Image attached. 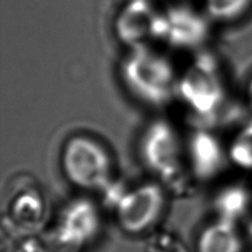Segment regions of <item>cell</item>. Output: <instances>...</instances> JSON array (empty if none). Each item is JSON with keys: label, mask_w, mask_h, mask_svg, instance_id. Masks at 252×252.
<instances>
[{"label": "cell", "mask_w": 252, "mask_h": 252, "mask_svg": "<svg viewBox=\"0 0 252 252\" xmlns=\"http://www.w3.org/2000/svg\"><path fill=\"white\" fill-rule=\"evenodd\" d=\"M121 76L128 91L151 106H164L177 96L176 67L151 46L128 50L121 64Z\"/></svg>", "instance_id": "cell-1"}, {"label": "cell", "mask_w": 252, "mask_h": 252, "mask_svg": "<svg viewBox=\"0 0 252 252\" xmlns=\"http://www.w3.org/2000/svg\"><path fill=\"white\" fill-rule=\"evenodd\" d=\"M177 96L193 113L213 115L221 106L224 90L217 62L208 55H199L179 73Z\"/></svg>", "instance_id": "cell-2"}, {"label": "cell", "mask_w": 252, "mask_h": 252, "mask_svg": "<svg viewBox=\"0 0 252 252\" xmlns=\"http://www.w3.org/2000/svg\"><path fill=\"white\" fill-rule=\"evenodd\" d=\"M62 167L73 185L89 190L106 187L111 179L112 166L105 148L88 136H74L66 142Z\"/></svg>", "instance_id": "cell-3"}, {"label": "cell", "mask_w": 252, "mask_h": 252, "mask_svg": "<svg viewBox=\"0 0 252 252\" xmlns=\"http://www.w3.org/2000/svg\"><path fill=\"white\" fill-rule=\"evenodd\" d=\"M209 18L185 3L160 10L158 40L182 50L200 47L208 37Z\"/></svg>", "instance_id": "cell-4"}, {"label": "cell", "mask_w": 252, "mask_h": 252, "mask_svg": "<svg viewBox=\"0 0 252 252\" xmlns=\"http://www.w3.org/2000/svg\"><path fill=\"white\" fill-rule=\"evenodd\" d=\"M164 207L163 189L156 184H144L121 197L116 205V218L124 231L137 235L158 220Z\"/></svg>", "instance_id": "cell-5"}, {"label": "cell", "mask_w": 252, "mask_h": 252, "mask_svg": "<svg viewBox=\"0 0 252 252\" xmlns=\"http://www.w3.org/2000/svg\"><path fill=\"white\" fill-rule=\"evenodd\" d=\"M160 10L151 0H129L115 19V33L128 50L150 47L158 40Z\"/></svg>", "instance_id": "cell-6"}, {"label": "cell", "mask_w": 252, "mask_h": 252, "mask_svg": "<svg viewBox=\"0 0 252 252\" xmlns=\"http://www.w3.org/2000/svg\"><path fill=\"white\" fill-rule=\"evenodd\" d=\"M142 156L153 172L164 178L173 177L181 166L182 147L178 134L167 121L157 120L143 135Z\"/></svg>", "instance_id": "cell-7"}, {"label": "cell", "mask_w": 252, "mask_h": 252, "mask_svg": "<svg viewBox=\"0 0 252 252\" xmlns=\"http://www.w3.org/2000/svg\"><path fill=\"white\" fill-rule=\"evenodd\" d=\"M100 228V216L90 200L72 202L63 211L58 226V238L64 246L80 247L91 240Z\"/></svg>", "instance_id": "cell-8"}, {"label": "cell", "mask_w": 252, "mask_h": 252, "mask_svg": "<svg viewBox=\"0 0 252 252\" xmlns=\"http://www.w3.org/2000/svg\"><path fill=\"white\" fill-rule=\"evenodd\" d=\"M192 166L198 176L210 178L223 164V152L219 142L206 130H198L189 144Z\"/></svg>", "instance_id": "cell-9"}, {"label": "cell", "mask_w": 252, "mask_h": 252, "mask_svg": "<svg viewBox=\"0 0 252 252\" xmlns=\"http://www.w3.org/2000/svg\"><path fill=\"white\" fill-rule=\"evenodd\" d=\"M244 244L235 222L220 218L198 238L197 252H242Z\"/></svg>", "instance_id": "cell-10"}, {"label": "cell", "mask_w": 252, "mask_h": 252, "mask_svg": "<svg viewBox=\"0 0 252 252\" xmlns=\"http://www.w3.org/2000/svg\"><path fill=\"white\" fill-rule=\"evenodd\" d=\"M252 0H202V10L209 20L231 22L249 10Z\"/></svg>", "instance_id": "cell-11"}, {"label": "cell", "mask_w": 252, "mask_h": 252, "mask_svg": "<svg viewBox=\"0 0 252 252\" xmlns=\"http://www.w3.org/2000/svg\"><path fill=\"white\" fill-rule=\"evenodd\" d=\"M249 199L251 198H249L244 189L232 188L228 190L222 197H220L219 200L220 213L222 214L221 219L235 222L236 218L245 213Z\"/></svg>", "instance_id": "cell-12"}, {"label": "cell", "mask_w": 252, "mask_h": 252, "mask_svg": "<svg viewBox=\"0 0 252 252\" xmlns=\"http://www.w3.org/2000/svg\"><path fill=\"white\" fill-rule=\"evenodd\" d=\"M229 155L239 167L252 169V127L241 133L233 141Z\"/></svg>", "instance_id": "cell-13"}, {"label": "cell", "mask_w": 252, "mask_h": 252, "mask_svg": "<svg viewBox=\"0 0 252 252\" xmlns=\"http://www.w3.org/2000/svg\"><path fill=\"white\" fill-rule=\"evenodd\" d=\"M247 95H248L249 98V102L252 106V78L249 81V84H248V89H247Z\"/></svg>", "instance_id": "cell-14"}, {"label": "cell", "mask_w": 252, "mask_h": 252, "mask_svg": "<svg viewBox=\"0 0 252 252\" xmlns=\"http://www.w3.org/2000/svg\"><path fill=\"white\" fill-rule=\"evenodd\" d=\"M251 202H252V195H251Z\"/></svg>", "instance_id": "cell-15"}]
</instances>
